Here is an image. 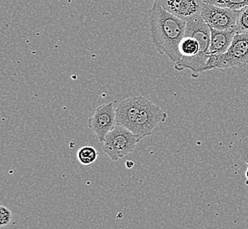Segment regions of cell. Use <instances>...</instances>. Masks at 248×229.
<instances>
[{
  "label": "cell",
  "instance_id": "1",
  "mask_svg": "<svg viewBox=\"0 0 248 229\" xmlns=\"http://www.w3.org/2000/svg\"><path fill=\"white\" fill-rule=\"evenodd\" d=\"M210 28L202 16L186 22V33L179 46L182 58L175 64L177 71L190 70L192 76L206 72L210 59Z\"/></svg>",
  "mask_w": 248,
  "mask_h": 229
},
{
  "label": "cell",
  "instance_id": "2",
  "mask_svg": "<svg viewBox=\"0 0 248 229\" xmlns=\"http://www.w3.org/2000/svg\"><path fill=\"white\" fill-rule=\"evenodd\" d=\"M150 32L157 52L166 55L172 62L182 58L179 50L180 43L185 36L186 22L169 14L157 1L153 2L149 11Z\"/></svg>",
  "mask_w": 248,
  "mask_h": 229
},
{
  "label": "cell",
  "instance_id": "3",
  "mask_svg": "<svg viewBox=\"0 0 248 229\" xmlns=\"http://www.w3.org/2000/svg\"><path fill=\"white\" fill-rule=\"evenodd\" d=\"M248 65V34L237 33L228 50L221 55H210L205 71L228 69Z\"/></svg>",
  "mask_w": 248,
  "mask_h": 229
},
{
  "label": "cell",
  "instance_id": "4",
  "mask_svg": "<svg viewBox=\"0 0 248 229\" xmlns=\"http://www.w3.org/2000/svg\"><path fill=\"white\" fill-rule=\"evenodd\" d=\"M143 138L131 132L123 126L116 125L106 136L103 142V151L113 161L125 157L132 153Z\"/></svg>",
  "mask_w": 248,
  "mask_h": 229
},
{
  "label": "cell",
  "instance_id": "5",
  "mask_svg": "<svg viewBox=\"0 0 248 229\" xmlns=\"http://www.w3.org/2000/svg\"><path fill=\"white\" fill-rule=\"evenodd\" d=\"M167 116V112L161 108L143 97L138 116L129 131L134 134L145 138L153 133L158 124L165 123Z\"/></svg>",
  "mask_w": 248,
  "mask_h": 229
},
{
  "label": "cell",
  "instance_id": "6",
  "mask_svg": "<svg viewBox=\"0 0 248 229\" xmlns=\"http://www.w3.org/2000/svg\"><path fill=\"white\" fill-rule=\"evenodd\" d=\"M239 11L204 3L201 16L210 29L218 31L235 30Z\"/></svg>",
  "mask_w": 248,
  "mask_h": 229
},
{
  "label": "cell",
  "instance_id": "7",
  "mask_svg": "<svg viewBox=\"0 0 248 229\" xmlns=\"http://www.w3.org/2000/svg\"><path fill=\"white\" fill-rule=\"evenodd\" d=\"M89 128L93 131L97 138L104 142L106 136L116 126V108L115 102L99 106L95 113L88 120Z\"/></svg>",
  "mask_w": 248,
  "mask_h": 229
},
{
  "label": "cell",
  "instance_id": "8",
  "mask_svg": "<svg viewBox=\"0 0 248 229\" xmlns=\"http://www.w3.org/2000/svg\"><path fill=\"white\" fill-rule=\"evenodd\" d=\"M168 12L184 21H189L201 16L204 5L203 0H154Z\"/></svg>",
  "mask_w": 248,
  "mask_h": 229
},
{
  "label": "cell",
  "instance_id": "9",
  "mask_svg": "<svg viewBox=\"0 0 248 229\" xmlns=\"http://www.w3.org/2000/svg\"><path fill=\"white\" fill-rule=\"evenodd\" d=\"M143 96L129 97L120 101L116 107V125L130 130L139 114Z\"/></svg>",
  "mask_w": 248,
  "mask_h": 229
},
{
  "label": "cell",
  "instance_id": "10",
  "mask_svg": "<svg viewBox=\"0 0 248 229\" xmlns=\"http://www.w3.org/2000/svg\"><path fill=\"white\" fill-rule=\"evenodd\" d=\"M237 34L235 30L218 31L210 29V55H221L228 50Z\"/></svg>",
  "mask_w": 248,
  "mask_h": 229
},
{
  "label": "cell",
  "instance_id": "11",
  "mask_svg": "<svg viewBox=\"0 0 248 229\" xmlns=\"http://www.w3.org/2000/svg\"><path fill=\"white\" fill-rule=\"evenodd\" d=\"M77 158H78V161L82 165L89 166L97 160L98 152H97L95 148L86 146V147H83L80 148L78 151Z\"/></svg>",
  "mask_w": 248,
  "mask_h": 229
},
{
  "label": "cell",
  "instance_id": "12",
  "mask_svg": "<svg viewBox=\"0 0 248 229\" xmlns=\"http://www.w3.org/2000/svg\"><path fill=\"white\" fill-rule=\"evenodd\" d=\"M204 3L236 11L248 6V0H204Z\"/></svg>",
  "mask_w": 248,
  "mask_h": 229
},
{
  "label": "cell",
  "instance_id": "13",
  "mask_svg": "<svg viewBox=\"0 0 248 229\" xmlns=\"http://www.w3.org/2000/svg\"><path fill=\"white\" fill-rule=\"evenodd\" d=\"M235 31L239 34H248V6L239 10Z\"/></svg>",
  "mask_w": 248,
  "mask_h": 229
},
{
  "label": "cell",
  "instance_id": "14",
  "mask_svg": "<svg viewBox=\"0 0 248 229\" xmlns=\"http://www.w3.org/2000/svg\"><path fill=\"white\" fill-rule=\"evenodd\" d=\"M12 213L11 211L6 208L4 205L0 206V226L1 228H5L9 226L12 221Z\"/></svg>",
  "mask_w": 248,
  "mask_h": 229
},
{
  "label": "cell",
  "instance_id": "15",
  "mask_svg": "<svg viewBox=\"0 0 248 229\" xmlns=\"http://www.w3.org/2000/svg\"><path fill=\"white\" fill-rule=\"evenodd\" d=\"M126 166H127V167L130 168V167H132V166H134V163H131V162H127L126 163Z\"/></svg>",
  "mask_w": 248,
  "mask_h": 229
},
{
  "label": "cell",
  "instance_id": "16",
  "mask_svg": "<svg viewBox=\"0 0 248 229\" xmlns=\"http://www.w3.org/2000/svg\"><path fill=\"white\" fill-rule=\"evenodd\" d=\"M246 177H247V178H248V168H247V171H246Z\"/></svg>",
  "mask_w": 248,
  "mask_h": 229
},
{
  "label": "cell",
  "instance_id": "17",
  "mask_svg": "<svg viewBox=\"0 0 248 229\" xmlns=\"http://www.w3.org/2000/svg\"><path fill=\"white\" fill-rule=\"evenodd\" d=\"M246 162H247V163L248 164V159H246Z\"/></svg>",
  "mask_w": 248,
  "mask_h": 229
},
{
  "label": "cell",
  "instance_id": "18",
  "mask_svg": "<svg viewBox=\"0 0 248 229\" xmlns=\"http://www.w3.org/2000/svg\"><path fill=\"white\" fill-rule=\"evenodd\" d=\"M247 183H248V181H247Z\"/></svg>",
  "mask_w": 248,
  "mask_h": 229
},
{
  "label": "cell",
  "instance_id": "19",
  "mask_svg": "<svg viewBox=\"0 0 248 229\" xmlns=\"http://www.w3.org/2000/svg\"><path fill=\"white\" fill-rule=\"evenodd\" d=\"M203 1H204V0H203Z\"/></svg>",
  "mask_w": 248,
  "mask_h": 229
}]
</instances>
